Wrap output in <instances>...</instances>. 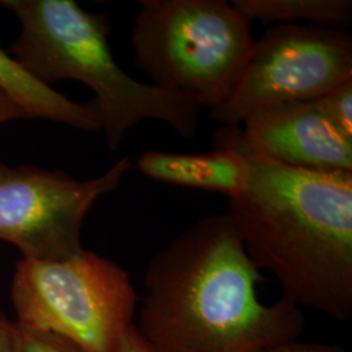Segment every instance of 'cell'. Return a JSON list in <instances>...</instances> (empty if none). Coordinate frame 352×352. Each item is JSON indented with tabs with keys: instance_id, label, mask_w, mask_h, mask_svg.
<instances>
[{
	"instance_id": "cell-13",
	"label": "cell",
	"mask_w": 352,
	"mask_h": 352,
	"mask_svg": "<svg viewBox=\"0 0 352 352\" xmlns=\"http://www.w3.org/2000/svg\"><path fill=\"white\" fill-rule=\"evenodd\" d=\"M12 352H85L76 343L51 331L13 322Z\"/></svg>"
},
{
	"instance_id": "cell-1",
	"label": "cell",
	"mask_w": 352,
	"mask_h": 352,
	"mask_svg": "<svg viewBox=\"0 0 352 352\" xmlns=\"http://www.w3.org/2000/svg\"><path fill=\"white\" fill-rule=\"evenodd\" d=\"M214 146L240 151L250 183L228 217L252 263L283 296L336 321L352 318V174L291 167L267 157L240 126H221Z\"/></svg>"
},
{
	"instance_id": "cell-3",
	"label": "cell",
	"mask_w": 352,
	"mask_h": 352,
	"mask_svg": "<svg viewBox=\"0 0 352 352\" xmlns=\"http://www.w3.org/2000/svg\"><path fill=\"white\" fill-rule=\"evenodd\" d=\"M14 14L20 33L7 52L41 84L62 80L87 85L110 151L144 120H158L180 136H195L201 106L186 94L140 82L115 60L111 25L102 13L84 11L74 0H1Z\"/></svg>"
},
{
	"instance_id": "cell-12",
	"label": "cell",
	"mask_w": 352,
	"mask_h": 352,
	"mask_svg": "<svg viewBox=\"0 0 352 352\" xmlns=\"http://www.w3.org/2000/svg\"><path fill=\"white\" fill-rule=\"evenodd\" d=\"M315 102L331 128L342 138L352 141V80Z\"/></svg>"
},
{
	"instance_id": "cell-11",
	"label": "cell",
	"mask_w": 352,
	"mask_h": 352,
	"mask_svg": "<svg viewBox=\"0 0 352 352\" xmlns=\"http://www.w3.org/2000/svg\"><path fill=\"white\" fill-rule=\"evenodd\" d=\"M248 20L265 24H294L342 28L352 20L351 0H232Z\"/></svg>"
},
{
	"instance_id": "cell-17",
	"label": "cell",
	"mask_w": 352,
	"mask_h": 352,
	"mask_svg": "<svg viewBox=\"0 0 352 352\" xmlns=\"http://www.w3.org/2000/svg\"><path fill=\"white\" fill-rule=\"evenodd\" d=\"M12 321L0 312V352H12Z\"/></svg>"
},
{
	"instance_id": "cell-6",
	"label": "cell",
	"mask_w": 352,
	"mask_h": 352,
	"mask_svg": "<svg viewBox=\"0 0 352 352\" xmlns=\"http://www.w3.org/2000/svg\"><path fill=\"white\" fill-rule=\"evenodd\" d=\"M352 80V36L343 28L278 24L254 41L231 97L210 109L222 126H240L273 104L315 102Z\"/></svg>"
},
{
	"instance_id": "cell-4",
	"label": "cell",
	"mask_w": 352,
	"mask_h": 352,
	"mask_svg": "<svg viewBox=\"0 0 352 352\" xmlns=\"http://www.w3.org/2000/svg\"><path fill=\"white\" fill-rule=\"evenodd\" d=\"M135 64L157 88L214 109L239 84L254 39L251 20L226 0H140Z\"/></svg>"
},
{
	"instance_id": "cell-9",
	"label": "cell",
	"mask_w": 352,
	"mask_h": 352,
	"mask_svg": "<svg viewBox=\"0 0 352 352\" xmlns=\"http://www.w3.org/2000/svg\"><path fill=\"white\" fill-rule=\"evenodd\" d=\"M142 175L179 187L204 189L239 197L250 183L245 157L230 146H214L208 153L148 151L138 160Z\"/></svg>"
},
{
	"instance_id": "cell-16",
	"label": "cell",
	"mask_w": 352,
	"mask_h": 352,
	"mask_svg": "<svg viewBox=\"0 0 352 352\" xmlns=\"http://www.w3.org/2000/svg\"><path fill=\"white\" fill-rule=\"evenodd\" d=\"M116 352H155L151 346L142 340L135 324L128 327L123 338L120 340Z\"/></svg>"
},
{
	"instance_id": "cell-10",
	"label": "cell",
	"mask_w": 352,
	"mask_h": 352,
	"mask_svg": "<svg viewBox=\"0 0 352 352\" xmlns=\"http://www.w3.org/2000/svg\"><path fill=\"white\" fill-rule=\"evenodd\" d=\"M0 89L19 103L30 119H45L84 132L101 131L88 103H77L55 89L41 84L0 47Z\"/></svg>"
},
{
	"instance_id": "cell-5",
	"label": "cell",
	"mask_w": 352,
	"mask_h": 352,
	"mask_svg": "<svg viewBox=\"0 0 352 352\" xmlns=\"http://www.w3.org/2000/svg\"><path fill=\"white\" fill-rule=\"evenodd\" d=\"M17 322L85 352H116L133 324L138 294L126 270L94 252L62 261L20 258L11 282Z\"/></svg>"
},
{
	"instance_id": "cell-15",
	"label": "cell",
	"mask_w": 352,
	"mask_h": 352,
	"mask_svg": "<svg viewBox=\"0 0 352 352\" xmlns=\"http://www.w3.org/2000/svg\"><path fill=\"white\" fill-rule=\"evenodd\" d=\"M12 120H30L25 110L0 89V124Z\"/></svg>"
},
{
	"instance_id": "cell-8",
	"label": "cell",
	"mask_w": 352,
	"mask_h": 352,
	"mask_svg": "<svg viewBox=\"0 0 352 352\" xmlns=\"http://www.w3.org/2000/svg\"><path fill=\"white\" fill-rule=\"evenodd\" d=\"M240 126L247 139L280 164L352 174V141L331 128L316 102L267 106L248 115Z\"/></svg>"
},
{
	"instance_id": "cell-7",
	"label": "cell",
	"mask_w": 352,
	"mask_h": 352,
	"mask_svg": "<svg viewBox=\"0 0 352 352\" xmlns=\"http://www.w3.org/2000/svg\"><path fill=\"white\" fill-rule=\"evenodd\" d=\"M123 157L102 175L78 180L36 166L0 160V240L21 258L62 261L84 251L81 228L98 199L118 188L131 170Z\"/></svg>"
},
{
	"instance_id": "cell-14",
	"label": "cell",
	"mask_w": 352,
	"mask_h": 352,
	"mask_svg": "<svg viewBox=\"0 0 352 352\" xmlns=\"http://www.w3.org/2000/svg\"><path fill=\"white\" fill-rule=\"evenodd\" d=\"M256 352H349L340 344H327L316 342H299L292 340L287 343H280L267 349Z\"/></svg>"
},
{
	"instance_id": "cell-2",
	"label": "cell",
	"mask_w": 352,
	"mask_h": 352,
	"mask_svg": "<svg viewBox=\"0 0 352 352\" xmlns=\"http://www.w3.org/2000/svg\"><path fill=\"white\" fill-rule=\"evenodd\" d=\"M263 279L228 214H212L146 266L140 336L155 352H256L299 340L302 308L282 296L264 304Z\"/></svg>"
}]
</instances>
